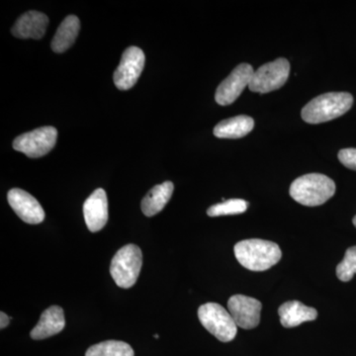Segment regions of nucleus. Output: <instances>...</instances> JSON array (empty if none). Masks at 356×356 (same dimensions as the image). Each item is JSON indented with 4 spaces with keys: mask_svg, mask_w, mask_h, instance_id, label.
Returning <instances> with one entry per match:
<instances>
[{
    "mask_svg": "<svg viewBox=\"0 0 356 356\" xmlns=\"http://www.w3.org/2000/svg\"><path fill=\"white\" fill-rule=\"evenodd\" d=\"M254 70L252 65L241 64L234 69L226 79L220 83L215 95V100L221 106H227L238 99L243 89L250 86Z\"/></svg>",
    "mask_w": 356,
    "mask_h": 356,
    "instance_id": "1a4fd4ad",
    "label": "nucleus"
},
{
    "mask_svg": "<svg viewBox=\"0 0 356 356\" xmlns=\"http://www.w3.org/2000/svg\"><path fill=\"white\" fill-rule=\"evenodd\" d=\"M9 205L22 221L38 225L44 221V211L41 204L31 194L20 188H13L7 194Z\"/></svg>",
    "mask_w": 356,
    "mask_h": 356,
    "instance_id": "9b49d317",
    "label": "nucleus"
},
{
    "mask_svg": "<svg viewBox=\"0 0 356 356\" xmlns=\"http://www.w3.org/2000/svg\"><path fill=\"white\" fill-rule=\"evenodd\" d=\"M154 337H156V339H159V334H156V336H154Z\"/></svg>",
    "mask_w": 356,
    "mask_h": 356,
    "instance_id": "393cba45",
    "label": "nucleus"
},
{
    "mask_svg": "<svg viewBox=\"0 0 356 356\" xmlns=\"http://www.w3.org/2000/svg\"><path fill=\"white\" fill-rule=\"evenodd\" d=\"M143 266V254L138 245H125L112 259L110 274L115 283L123 289L134 286L139 278Z\"/></svg>",
    "mask_w": 356,
    "mask_h": 356,
    "instance_id": "20e7f679",
    "label": "nucleus"
},
{
    "mask_svg": "<svg viewBox=\"0 0 356 356\" xmlns=\"http://www.w3.org/2000/svg\"><path fill=\"white\" fill-rule=\"evenodd\" d=\"M290 74V63L284 58L267 63L254 70L248 88L252 92L268 93L282 88Z\"/></svg>",
    "mask_w": 356,
    "mask_h": 356,
    "instance_id": "423d86ee",
    "label": "nucleus"
},
{
    "mask_svg": "<svg viewBox=\"0 0 356 356\" xmlns=\"http://www.w3.org/2000/svg\"><path fill=\"white\" fill-rule=\"evenodd\" d=\"M248 208V203L243 199H229L224 202L211 206L207 210V215L210 217H220L243 214Z\"/></svg>",
    "mask_w": 356,
    "mask_h": 356,
    "instance_id": "aec40b11",
    "label": "nucleus"
},
{
    "mask_svg": "<svg viewBox=\"0 0 356 356\" xmlns=\"http://www.w3.org/2000/svg\"><path fill=\"white\" fill-rule=\"evenodd\" d=\"M49 18L39 11H28L16 21L13 27V36L20 39H41L46 33Z\"/></svg>",
    "mask_w": 356,
    "mask_h": 356,
    "instance_id": "ddd939ff",
    "label": "nucleus"
},
{
    "mask_svg": "<svg viewBox=\"0 0 356 356\" xmlns=\"http://www.w3.org/2000/svg\"><path fill=\"white\" fill-rule=\"evenodd\" d=\"M173 191H175V185L172 181H165L154 186L147 192L140 203L143 213L147 217H153L158 214L172 198Z\"/></svg>",
    "mask_w": 356,
    "mask_h": 356,
    "instance_id": "f3484780",
    "label": "nucleus"
},
{
    "mask_svg": "<svg viewBox=\"0 0 356 356\" xmlns=\"http://www.w3.org/2000/svg\"><path fill=\"white\" fill-rule=\"evenodd\" d=\"M144 51L138 47H130L126 49L122 55L120 65L114 72V83L120 90H128L132 88L144 70Z\"/></svg>",
    "mask_w": 356,
    "mask_h": 356,
    "instance_id": "6e6552de",
    "label": "nucleus"
},
{
    "mask_svg": "<svg viewBox=\"0 0 356 356\" xmlns=\"http://www.w3.org/2000/svg\"><path fill=\"white\" fill-rule=\"evenodd\" d=\"M281 325L287 329L295 327L305 322H311L318 317L316 309L304 305L299 301H288L278 309Z\"/></svg>",
    "mask_w": 356,
    "mask_h": 356,
    "instance_id": "2eb2a0df",
    "label": "nucleus"
},
{
    "mask_svg": "<svg viewBox=\"0 0 356 356\" xmlns=\"http://www.w3.org/2000/svg\"><path fill=\"white\" fill-rule=\"evenodd\" d=\"M58 131L55 127L47 126L18 136L13 142V149L28 158L37 159L50 153L56 146Z\"/></svg>",
    "mask_w": 356,
    "mask_h": 356,
    "instance_id": "0eeeda50",
    "label": "nucleus"
},
{
    "mask_svg": "<svg viewBox=\"0 0 356 356\" xmlns=\"http://www.w3.org/2000/svg\"><path fill=\"white\" fill-rule=\"evenodd\" d=\"M81 22L76 15H70L65 18L62 24L58 26L57 32L51 41V50L57 54L65 53L74 44L79 36Z\"/></svg>",
    "mask_w": 356,
    "mask_h": 356,
    "instance_id": "a211bd4d",
    "label": "nucleus"
},
{
    "mask_svg": "<svg viewBox=\"0 0 356 356\" xmlns=\"http://www.w3.org/2000/svg\"><path fill=\"white\" fill-rule=\"evenodd\" d=\"M83 215L86 226L91 233H97L108 221V200L104 189L98 188L83 204Z\"/></svg>",
    "mask_w": 356,
    "mask_h": 356,
    "instance_id": "f8f14e48",
    "label": "nucleus"
},
{
    "mask_svg": "<svg viewBox=\"0 0 356 356\" xmlns=\"http://www.w3.org/2000/svg\"><path fill=\"white\" fill-rule=\"evenodd\" d=\"M86 356H135V353L127 343L106 341L90 346Z\"/></svg>",
    "mask_w": 356,
    "mask_h": 356,
    "instance_id": "6ab92c4d",
    "label": "nucleus"
},
{
    "mask_svg": "<svg viewBox=\"0 0 356 356\" xmlns=\"http://www.w3.org/2000/svg\"><path fill=\"white\" fill-rule=\"evenodd\" d=\"M336 184L322 173H309L296 178L290 186V196L309 207L323 205L334 196Z\"/></svg>",
    "mask_w": 356,
    "mask_h": 356,
    "instance_id": "f03ea898",
    "label": "nucleus"
},
{
    "mask_svg": "<svg viewBox=\"0 0 356 356\" xmlns=\"http://www.w3.org/2000/svg\"><path fill=\"white\" fill-rule=\"evenodd\" d=\"M0 318H0V329H6L7 325H9V323H10V318H9L8 316H7L6 313H3V312L0 313Z\"/></svg>",
    "mask_w": 356,
    "mask_h": 356,
    "instance_id": "5701e85b",
    "label": "nucleus"
},
{
    "mask_svg": "<svg viewBox=\"0 0 356 356\" xmlns=\"http://www.w3.org/2000/svg\"><path fill=\"white\" fill-rule=\"evenodd\" d=\"M262 304L245 295H234L228 301L229 314L238 327L243 330L257 327L261 322Z\"/></svg>",
    "mask_w": 356,
    "mask_h": 356,
    "instance_id": "9d476101",
    "label": "nucleus"
},
{
    "mask_svg": "<svg viewBox=\"0 0 356 356\" xmlns=\"http://www.w3.org/2000/svg\"><path fill=\"white\" fill-rule=\"evenodd\" d=\"M356 274V245L348 248L343 261L337 264V276L343 282H348Z\"/></svg>",
    "mask_w": 356,
    "mask_h": 356,
    "instance_id": "412c9836",
    "label": "nucleus"
},
{
    "mask_svg": "<svg viewBox=\"0 0 356 356\" xmlns=\"http://www.w3.org/2000/svg\"><path fill=\"white\" fill-rule=\"evenodd\" d=\"M353 225H355V227L356 228V215L355 217H353Z\"/></svg>",
    "mask_w": 356,
    "mask_h": 356,
    "instance_id": "b1692460",
    "label": "nucleus"
},
{
    "mask_svg": "<svg viewBox=\"0 0 356 356\" xmlns=\"http://www.w3.org/2000/svg\"><path fill=\"white\" fill-rule=\"evenodd\" d=\"M254 121L247 115H238L218 123L214 128L215 137L219 139H240L252 132Z\"/></svg>",
    "mask_w": 356,
    "mask_h": 356,
    "instance_id": "dca6fc26",
    "label": "nucleus"
},
{
    "mask_svg": "<svg viewBox=\"0 0 356 356\" xmlns=\"http://www.w3.org/2000/svg\"><path fill=\"white\" fill-rule=\"evenodd\" d=\"M65 318L63 308L51 306L42 313L38 324L30 332V337L35 341L48 339L55 336L65 329Z\"/></svg>",
    "mask_w": 356,
    "mask_h": 356,
    "instance_id": "4468645a",
    "label": "nucleus"
},
{
    "mask_svg": "<svg viewBox=\"0 0 356 356\" xmlns=\"http://www.w3.org/2000/svg\"><path fill=\"white\" fill-rule=\"evenodd\" d=\"M353 104V96L350 93H325L307 103L302 109V119L309 124L325 123L343 116Z\"/></svg>",
    "mask_w": 356,
    "mask_h": 356,
    "instance_id": "7ed1b4c3",
    "label": "nucleus"
},
{
    "mask_svg": "<svg viewBox=\"0 0 356 356\" xmlns=\"http://www.w3.org/2000/svg\"><path fill=\"white\" fill-rule=\"evenodd\" d=\"M339 161L350 170H356V149H343L339 152Z\"/></svg>",
    "mask_w": 356,
    "mask_h": 356,
    "instance_id": "4be33fe9",
    "label": "nucleus"
},
{
    "mask_svg": "<svg viewBox=\"0 0 356 356\" xmlns=\"http://www.w3.org/2000/svg\"><path fill=\"white\" fill-rule=\"evenodd\" d=\"M198 318L203 327L222 343L233 341L238 325L229 312L217 303H206L199 307Z\"/></svg>",
    "mask_w": 356,
    "mask_h": 356,
    "instance_id": "39448f33",
    "label": "nucleus"
},
{
    "mask_svg": "<svg viewBox=\"0 0 356 356\" xmlns=\"http://www.w3.org/2000/svg\"><path fill=\"white\" fill-rule=\"evenodd\" d=\"M238 261L252 271H264L277 264L282 257L280 245L261 238L241 241L234 248Z\"/></svg>",
    "mask_w": 356,
    "mask_h": 356,
    "instance_id": "f257e3e1",
    "label": "nucleus"
}]
</instances>
